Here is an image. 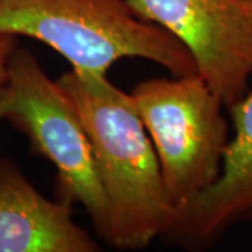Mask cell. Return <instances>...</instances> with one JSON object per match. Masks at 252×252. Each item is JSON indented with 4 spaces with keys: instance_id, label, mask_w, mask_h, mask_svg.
<instances>
[{
    "instance_id": "cell-1",
    "label": "cell",
    "mask_w": 252,
    "mask_h": 252,
    "mask_svg": "<svg viewBox=\"0 0 252 252\" xmlns=\"http://www.w3.org/2000/svg\"><path fill=\"white\" fill-rule=\"evenodd\" d=\"M90 139L95 168L108 203L107 243L143 250L170 231L178 209L162 181L152 139L130 93L107 74L72 69L58 79Z\"/></svg>"
},
{
    "instance_id": "cell-2",
    "label": "cell",
    "mask_w": 252,
    "mask_h": 252,
    "mask_svg": "<svg viewBox=\"0 0 252 252\" xmlns=\"http://www.w3.org/2000/svg\"><path fill=\"white\" fill-rule=\"evenodd\" d=\"M0 34L36 39L80 72L108 74L118 61L140 58L171 76L198 74L188 49L126 0H0Z\"/></svg>"
},
{
    "instance_id": "cell-3",
    "label": "cell",
    "mask_w": 252,
    "mask_h": 252,
    "mask_svg": "<svg viewBox=\"0 0 252 252\" xmlns=\"http://www.w3.org/2000/svg\"><path fill=\"white\" fill-rule=\"evenodd\" d=\"M178 212L213 185L230 142L225 105L199 74L140 81L130 93Z\"/></svg>"
},
{
    "instance_id": "cell-4",
    "label": "cell",
    "mask_w": 252,
    "mask_h": 252,
    "mask_svg": "<svg viewBox=\"0 0 252 252\" xmlns=\"http://www.w3.org/2000/svg\"><path fill=\"white\" fill-rule=\"evenodd\" d=\"M3 122L24 133L36 153L54 164L64 199L80 203L107 241L108 203L87 130L58 80L26 48L17 46L9 59L0 89V126Z\"/></svg>"
},
{
    "instance_id": "cell-5",
    "label": "cell",
    "mask_w": 252,
    "mask_h": 252,
    "mask_svg": "<svg viewBox=\"0 0 252 252\" xmlns=\"http://www.w3.org/2000/svg\"><path fill=\"white\" fill-rule=\"evenodd\" d=\"M136 16L164 28L188 49L198 74L225 108L252 77V6L243 0H126Z\"/></svg>"
},
{
    "instance_id": "cell-6",
    "label": "cell",
    "mask_w": 252,
    "mask_h": 252,
    "mask_svg": "<svg viewBox=\"0 0 252 252\" xmlns=\"http://www.w3.org/2000/svg\"><path fill=\"white\" fill-rule=\"evenodd\" d=\"M230 142L212 187L178 212L165 237L185 250L209 247L225 231L252 217V90L228 107Z\"/></svg>"
},
{
    "instance_id": "cell-7",
    "label": "cell",
    "mask_w": 252,
    "mask_h": 252,
    "mask_svg": "<svg viewBox=\"0 0 252 252\" xmlns=\"http://www.w3.org/2000/svg\"><path fill=\"white\" fill-rule=\"evenodd\" d=\"M72 202L45 198L9 157L0 158V252H97Z\"/></svg>"
},
{
    "instance_id": "cell-8",
    "label": "cell",
    "mask_w": 252,
    "mask_h": 252,
    "mask_svg": "<svg viewBox=\"0 0 252 252\" xmlns=\"http://www.w3.org/2000/svg\"><path fill=\"white\" fill-rule=\"evenodd\" d=\"M17 44V36L0 34V89L6 80L9 59L13 51L18 46Z\"/></svg>"
},
{
    "instance_id": "cell-9",
    "label": "cell",
    "mask_w": 252,
    "mask_h": 252,
    "mask_svg": "<svg viewBox=\"0 0 252 252\" xmlns=\"http://www.w3.org/2000/svg\"><path fill=\"white\" fill-rule=\"evenodd\" d=\"M243 1H245L247 4H250V6H252V0H243Z\"/></svg>"
}]
</instances>
